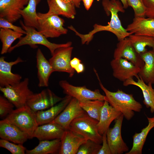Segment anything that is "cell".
<instances>
[{"label":"cell","instance_id":"cell-10","mask_svg":"<svg viewBox=\"0 0 154 154\" xmlns=\"http://www.w3.org/2000/svg\"><path fill=\"white\" fill-rule=\"evenodd\" d=\"M73 47H63L56 49L49 61L53 71L68 73L70 77L74 74V70L71 67L70 62Z\"/></svg>","mask_w":154,"mask_h":154},{"label":"cell","instance_id":"cell-19","mask_svg":"<svg viewBox=\"0 0 154 154\" xmlns=\"http://www.w3.org/2000/svg\"><path fill=\"white\" fill-rule=\"evenodd\" d=\"M48 7L46 15H61L74 19L76 14L75 6L71 0H47Z\"/></svg>","mask_w":154,"mask_h":154},{"label":"cell","instance_id":"cell-24","mask_svg":"<svg viewBox=\"0 0 154 154\" xmlns=\"http://www.w3.org/2000/svg\"><path fill=\"white\" fill-rule=\"evenodd\" d=\"M136 78L137 81L134 80L133 78L128 79L123 82L124 86L132 85L139 88L142 91L144 98L143 103L146 108H150L151 113H154V89L151 83L146 84L139 76Z\"/></svg>","mask_w":154,"mask_h":154},{"label":"cell","instance_id":"cell-13","mask_svg":"<svg viewBox=\"0 0 154 154\" xmlns=\"http://www.w3.org/2000/svg\"><path fill=\"white\" fill-rule=\"evenodd\" d=\"M86 113L80 106V102L72 98L62 112L50 123H57L65 130L68 129L71 123L74 119Z\"/></svg>","mask_w":154,"mask_h":154},{"label":"cell","instance_id":"cell-39","mask_svg":"<svg viewBox=\"0 0 154 154\" xmlns=\"http://www.w3.org/2000/svg\"><path fill=\"white\" fill-rule=\"evenodd\" d=\"M106 133H105L102 135V145L97 154H111L107 140Z\"/></svg>","mask_w":154,"mask_h":154},{"label":"cell","instance_id":"cell-37","mask_svg":"<svg viewBox=\"0 0 154 154\" xmlns=\"http://www.w3.org/2000/svg\"><path fill=\"white\" fill-rule=\"evenodd\" d=\"M0 28L10 29L23 34L26 33V31L22 27L15 25L3 18L0 17Z\"/></svg>","mask_w":154,"mask_h":154},{"label":"cell","instance_id":"cell-28","mask_svg":"<svg viewBox=\"0 0 154 154\" xmlns=\"http://www.w3.org/2000/svg\"><path fill=\"white\" fill-rule=\"evenodd\" d=\"M40 1L29 0L27 5L21 11L20 13L23 19V23L25 26L37 29L38 25L36 8Z\"/></svg>","mask_w":154,"mask_h":154},{"label":"cell","instance_id":"cell-35","mask_svg":"<svg viewBox=\"0 0 154 154\" xmlns=\"http://www.w3.org/2000/svg\"><path fill=\"white\" fill-rule=\"evenodd\" d=\"M129 6L133 10L134 17H145L146 8L143 0H127Z\"/></svg>","mask_w":154,"mask_h":154},{"label":"cell","instance_id":"cell-17","mask_svg":"<svg viewBox=\"0 0 154 154\" xmlns=\"http://www.w3.org/2000/svg\"><path fill=\"white\" fill-rule=\"evenodd\" d=\"M0 137L15 143L22 144L30 139L27 133L5 118L0 121Z\"/></svg>","mask_w":154,"mask_h":154},{"label":"cell","instance_id":"cell-3","mask_svg":"<svg viewBox=\"0 0 154 154\" xmlns=\"http://www.w3.org/2000/svg\"><path fill=\"white\" fill-rule=\"evenodd\" d=\"M22 28L26 31V35L20 38L18 42L9 50L8 52H10L15 49L25 45H29L31 47L36 48L37 44L43 45L50 51L51 55L57 48L63 47L71 46L72 42H68L63 44H56L49 41L44 35L35 28L25 26L23 22L20 21Z\"/></svg>","mask_w":154,"mask_h":154},{"label":"cell","instance_id":"cell-15","mask_svg":"<svg viewBox=\"0 0 154 154\" xmlns=\"http://www.w3.org/2000/svg\"><path fill=\"white\" fill-rule=\"evenodd\" d=\"M29 0H0V17L13 23L21 17V10L27 5Z\"/></svg>","mask_w":154,"mask_h":154},{"label":"cell","instance_id":"cell-14","mask_svg":"<svg viewBox=\"0 0 154 154\" xmlns=\"http://www.w3.org/2000/svg\"><path fill=\"white\" fill-rule=\"evenodd\" d=\"M114 58L125 59L140 68L144 63L140 54L136 51L128 37L119 41L114 51Z\"/></svg>","mask_w":154,"mask_h":154},{"label":"cell","instance_id":"cell-16","mask_svg":"<svg viewBox=\"0 0 154 154\" xmlns=\"http://www.w3.org/2000/svg\"><path fill=\"white\" fill-rule=\"evenodd\" d=\"M5 59L3 56L0 58V87H2L13 85L21 81L22 76L12 72L11 68L14 65L24 61L20 57L14 61L9 62L5 61Z\"/></svg>","mask_w":154,"mask_h":154},{"label":"cell","instance_id":"cell-22","mask_svg":"<svg viewBox=\"0 0 154 154\" xmlns=\"http://www.w3.org/2000/svg\"><path fill=\"white\" fill-rule=\"evenodd\" d=\"M65 130L57 123H50L38 125L32 136L39 141L61 139Z\"/></svg>","mask_w":154,"mask_h":154},{"label":"cell","instance_id":"cell-31","mask_svg":"<svg viewBox=\"0 0 154 154\" xmlns=\"http://www.w3.org/2000/svg\"><path fill=\"white\" fill-rule=\"evenodd\" d=\"M137 52L140 54L147 50V46L154 50V38L145 36L131 34L128 37Z\"/></svg>","mask_w":154,"mask_h":154},{"label":"cell","instance_id":"cell-25","mask_svg":"<svg viewBox=\"0 0 154 154\" xmlns=\"http://www.w3.org/2000/svg\"><path fill=\"white\" fill-rule=\"evenodd\" d=\"M121 114V112L117 111L107 101L104 100L97 124L99 133L102 135L104 133H106L112 122Z\"/></svg>","mask_w":154,"mask_h":154},{"label":"cell","instance_id":"cell-41","mask_svg":"<svg viewBox=\"0 0 154 154\" xmlns=\"http://www.w3.org/2000/svg\"><path fill=\"white\" fill-rule=\"evenodd\" d=\"M83 3L85 9L87 11L90 8L94 1V0H81Z\"/></svg>","mask_w":154,"mask_h":154},{"label":"cell","instance_id":"cell-36","mask_svg":"<svg viewBox=\"0 0 154 154\" xmlns=\"http://www.w3.org/2000/svg\"><path fill=\"white\" fill-rule=\"evenodd\" d=\"M14 106L13 104L4 96L0 95V116L1 117H7L14 110Z\"/></svg>","mask_w":154,"mask_h":154},{"label":"cell","instance_id":"cell-18","mask_svg":"<svg viewBox=\"0 0 154 154\" xmlns=\"http://www.w3.org/2000/svg\"><path fill=\"white\" fill-rule=\"evenodd\" d=\"M59 154H76L88 140L80 135L69 129L65 130L60 139Z\"/></svg>","mask_w":154,"mask_h":154},{"label":"cell","instance_id":"cell-20","mask_svg":"<svg viewBox=\"0 0 154 154\" xmlns=\"http://www.w3.org/2000/svg\"><path fill=\"white\" fill-rule=\"evenodd\" d=\"M125 29L131 34L154 38V18L134 17Z\"/></svg>","mask_w":154,"mask_h":154},{"label":"cell","instance_id":"cell-8","mask_svg":"<svg viewBox=\"0 0 154 154\" xmlns=\"http://www.w3.org/2000/svg\"><path fill=\"white\" fill-rule=\"evenodd\" d=\"M59 84L65 94L76 99L80 102L96 100L104 101V96L98 89L92 91L85 86H75L65 80L60 81Z\"/></svg>","mask_w":154,"mask_h":154},{"label":"cell","instance_id":"cell-42","mask_svg":"<svg viewBox=\"0 0 154 154\" xmlns=\"http://www.w3.org/2000/svg\"><path fill=\"white\" fill-rule=\"evenodd\" d=\"M84 69V66L83 64L80 63L77 67L74 69L78 73L83 72Z\"/></svg>","mask_w":154,"mask_h":154},{"label":"cell","instance_id":"cell-26","mask_svg":"<svg viewBox=\"0 0 154 154\" xmlns=\"http://www.w3.org/2000/svg\"><path fill=\"white\" fill-rule=\"evenodd\" d=\"M144 62L138 75L146 84H154V50L139 54Z\"/></svg>","mask_w":154,"mask_h":154},{"label":"cell","instance_id":"cell-2","mask_svg":"<svg viewBox=\"0 0 154 154\" xmlns=\"http://www.w3.org/2000/svg\"><path fill=\"white\" fill-rule=\"evenodd\" d=\"M99 81L101 89L104 92V100L117 111L123 115L127 120H130L134 115V112H140L142 106L139 102L136 100L132 94H127L118 89L116 92H112L107 89L101 82L99 77L94 70Z\"/></svg>","mask_w":154,"mask_h":154},{"label":"cell","instance_id":"cell-21","mask_svg":"<svg viewBox=\"0 0 154 154\" xmlns=\"http://www.w3.org/2000/svg\"><path fill=\"white\" fill-rule=\"evenodd\" d=\"M72 97L66 95L62 100L48 109L35 112L36 120L38 125L52 121L62 112Z\"/></svg>","mask_w":154,"mask_h":154},{"label":"cell","instance_id":"cell-5","mask_svg":"<svg viewBox=\"0 0 154 154\" xmlns=\"http://www.w3.org/2000/svg\"><path fill=\"white\" fill-rule=\"evenodd\" d=\"M98 122L86 113L74 119L71 123L69 129L80 135L87 140L101 144L102 142V136L98 130Z\"/></svg>","mask_w":154,"mask_h":154},{"label":"cell","instance_id":"cell-1","mask_svg":"<svg viewBox=\"0 0 154 154\" xmlns=\"http://www.w3.org/2000/svg\"><path fill=\"white\" fill-rule=\"evenodd\" d=\"M102 4L107 15H109L111 14L110 21L106 25L95 24L93 30L86 34H81L74 29L73 31L80 37L82 44H88L92 39L94 34L101 31H106L112 33L116 36L119 41L124 39L131 34L122 27L119 18L118 13H124L125 11L120 2L118 0H102Z\"/></svg>","mask_w":154,"mask_h":154},{"label":"cell","instance_id":"cell-40","mask_svg":"<svg viewBox=\"0 0 154 154\" xmlns=\"http://www.w3.org/2000/svg\"><path fill=\"white\" fill-rule=\"evenodd\" d=\"M81 60L79 58L74 57L72 60H71L70 64L71 67L74 70L79 64L81 63Z\"/></svg>","mask_w":154,"mask_h":154},{"label":"cell","instance_id":"cell-43","mask_svg":"<svg viewBox=\"0 0 154 154\" xmlns=\"http://www.w3.org/2000/svg\"><path fill=\"white\" fill-rule=\"evenodd\" d=\"M74 3L76 7L78 8L80 7L81 0H71Z\"/></svg>","mask_w":154,"mask_h":154},{"label":"cell","instance_id":"cell-29","mask_svg":"<svg viewBox=\"0 0 154 154\" xmlns=\"http://www.w3.org/2000/svg\"><path fill=\"white\" fill-rule=\"evenodd\" d=\"M61 144L60 139L41 141L33 149L26 150V153L27 154H59Z\"/></svg>","mask_w":154,"mask_h":154},{"label":"cell","instance_id":"cell-12","mask_svg":"<svg viewBox=\"0 0 154 154\" xmlns=\"http://www.w3.org/2000/svg\"><path fill=\"white\" fill-rule=\"evenodd\" d=\"M114 77L124 82L134 76H138L140 68L127 60L123 58H114L110 62Z\"/></svg>","mask_w":154,"mask_h":154},{"label":"cell","instance_id":"cell-38","mask_svg":"<svg viewBox=\"0 0 154 154\" xmlns=\"http://www.w3.org/2000/svg\"><path fill=\"white\" fill-rule=\"evenodd\" d=\"M146 8L145 16L154 18V0H143Z\"/></svg>","mask_w":154,"mask_h":154},{"label":"cell","instance_id":"cell-27","mask_svg":"<svg viewBox=\"0 0 154 154\" xmlns=\"http://www.w3.org/2000/svg\"><path fill=\"white\" fill-rule=\"evenodd\" d=\"M148 125L141 130L139 133H135L133 136V143L131 149L125 154H141L142 150L150 131L154 127V116L152 117H147Z\"/></svg>","mask_w":154,"mask_h":154},{"label":"cell","instance_id":"cell-6","mask_svg":"<svg viewBox=\"0 0 154 154\" xmlns=\"http://www.w3.org/2000/svg\"><path fill=\"white\" fill-rule=\"evenodd\" d=\"M38 28L37 30L46 38H54L67 33L65 28V21L57 15H46L44 13H37Z\"/></svg>","mask_w":154,"mask_h":154},{"label":"cell","instance_id":"cell-4","mask_svg":"<svg viewBox=\"0 0 154 154\" xmlns=\"http://www.w3.org/2000/svg\"><path fill=\"white\" fill-rule=\"evenodd\" d=\"M5 119L27 133L30 139L38 126L35 112L27 105L14 110Z\"/></svg>","mask_w":154,"mask_h":154},{"label":"cell","instance_id":"cell-30","mask_svg":"<svg viewBox=\"0 0 154 154\" xmlns=\"http://www.w3.org/2000/svg\"><path fill=\"white\" fill-rule=\"evenodd\" d=\"M23 35L10 29L0 28V39L2 43L1 54H3L8 52L13 42L20 38Z\"/></svg>","mask_w":154,"mask_h":154},{"label":"cell","instance_id":"cell-32","mask_svg":"<svg viewBox=\"0 0 154 154\" xmlns=\"http://www.w3.org/2000/svg\"><path fill=\"white\" fill-rule=\"evenodd\" d=\"M104 101L99 100L80 102L82 108L91 117L99 121Z\"/></svg>","mask_w":154,"mask_h":154},{"label":"cell","instance_id":"cell-33","mask_svg":"<svg viewBox=\"0 0 154 154\" xmlns=\"http://www.w3.org/2000/svg\"><path fill=\"white\" fill-rule=\"evenodd\" d=\"M101 144L88 140L79 147L77 154H97L101 148Z\"/></svg>","mask_w":154,"mask_h":154},{"label":"cell","instance_id":"cell-7","mask_svg":"<svg viewBox=\"0 0 154 154\" xmlns=\"http://www.w3.org/2000/svg\"><path fill=\"white\" fill-rule=\"evenodd\" d=\"M29 78H25L14 85L0 87V90L17 108H20L26 105L28 100L34 93L29 88Z\"/></svg>","mask_w":154,"mask_h":154},{"label":"cell","instance_id":"cell-34","mask_svg":"<svg viewBox=\"0 0 154 154\" xmlns=\"http://www.w3.org/2000/svg\"><path fill=\"white\" fill-rule=\"evenodd\" d=\"M0 147L6 149L12 154H24L27 150L22 144L11 143L2 139L0 140Z\"/></svg>","mask_w":154,"mask_h":154},{"label":"cell","instance_id":"cell-23","mask_svg":"<svg viewBox=\"0 0 154 154\" xmlns=\"http://www.w3.org/2000/svg\"><path fill=\"white\" fill-rule=\"evenodd\" d=\"M36 59L38 86L40 87H47L49 77L54 72L52 67L40 48L37 50Z\"/></svg>","mask_w":154,"mask_h":154},{"label":"cell","instance_id":"cell-9","mask_svg":"<svg viewBox=\"0 0 154 154\" xmlns=\"http://www.w3.org/2000/svg\"><path fill=\"white\" fill-rule=\"evenodd\" d=\"M124 117L121 114L115 120L114 127L109 128L106 132L107 140L111 154H121L129 151V147L123 140L121 135Z\"/></svg>","mask_w":154,"mask_h":154},{"label":"cell","instance_id":"cell-44","mask_svg":"<svg viewBox=\"0 0 154 154\" xmlns=\"http://www.w3.org/2000/svg\"><path fill=\"white\" fill-rule=\"evenodd\" d=\"M123 4V6L124 9H127L128 5L127 0H120Z\"/></svg>","mask_w":154,"mask_h":154},{"label":"cell","instance_id":"cell-11","mask_svg":"<svg viewBox=\"0 0 154 154\" xmlns=\"http://www.w3.org/2000/svg\"><path fill=\"white\" fill-rule=\"evenodd\" d=\"M63 99L56 96L50 89H47L40 93L32 94L28 100L26 105L36 112L48 109Z\"/></svg>","mask_w":154,"mask_h":154}]
</instances>
